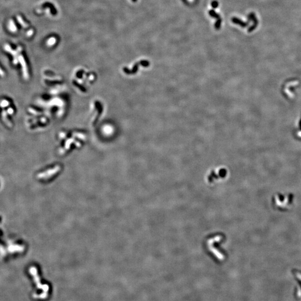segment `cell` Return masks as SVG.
I'll use <instances>...</instances> for the list:
<instances>
[{"instance_id":"ba28073f","label":"cell","mask_w":301,"mask_h":301,"mask_svg":"<svg viewBox=\"0 0 301 301\" xmlns=\"http://www.w3.org/2000/svg\"><path fill=\"white\" fill-rule=\"evenodd\" d=\"M211 5H212V6L214 8H216V7H217L218 6V3L217 1H214V2H212Z\"/></svg>"},{"instance_id":"277c9868","label":"cell","mask_w":301,"mask_h":301,"mask_svg":"<svg viewBox=\"0 0 301 301\" xmlns=\"http://www.w3.org/2000/svg\"><path fill=\"white\" fill-rule=\"evenodd\" d=\"M42 7L43 8H45V7L50 8V12H51V13L53 16H56L57 15V13H58V11L56 10V9L54 5L52 3L45 2V3L43 4Z\"/></svg>"},{"instance_id":"3957f363","label":"cell","mask_w":301,"mask_h":301,"mask_svg":"<svg viewBox=\"0 0 301 301\" xmlns=\"http://www.w3.org/2000/svg\"><path fill=\"white\" fill-rule=\"evenodd\" d=\"M1 118L3 122L8 127L11 128L12 127V123L11 122L7 117V113L5 110H3L1 113Z\"/></svg>"},{"instance_id":"52a82bcc","label":"cell","mask_w":301,"mask_h":301,"mask_svg":"<svg viewBox=\"0 0 301 301\" xmlns=\"http://www.w3.org/2000/svg\"><path fill=\"white\" fill-rule=\"evenodd\" d=\"M5 76V73L3 71V70L2 69V68L0 66V76L2 77V78H3Z\"/></svg>"},{"instance_id":"6da1fadb","label":"cell","mask_w":301,"mask_h":301,"mask_svg":"<svg viewBox=\"0 0 301 301\" xmlns=\"http://www.w3.org/2000/svg\"><path fill=\"white\" fill-rule=\"evenodd\" d=\"M30 273L33 277V279L36 284V287L38 289L41 290L42 293L39 294L34 293L32 295V297L36 299H41L44 300L48 297L49 291V286L46 284H42L40 277L39 276L38 270L36 267H31L30 268Z\"/></svg>"},{"instance_id":"5b68a950","label":"cell","mask_w":301,"mask_h":301,"mask_svg":"<svg viewBox=\"0 0 301 301\" xmlns=\"http://www.w3.org/2000/svg\"><path fill=\"white\" fill-rule=\"evenodd\" d=\"M10 102L6 99H3L0 102V107L3 108L8 107L10 105Z\"/></svg>"},{"instance_id":"8992f818","label":"cell","mask_w":301,"mask_h":301,"mask_svg":"<svg viewBox=\"0 0 301 301\" xmlns=\"http://www.w3.org/2000/svg\"><path fill=\"white\" fill-rule=\"evenodd\" d=\"M14 109L12 108V107H9L7 108V114H9V115H12V114L14 113Z\"/></svg>"},{"instance_id":"9c48e42d","label":"cell","mask_w":301,"mask_h":301,"mask_svg":"<svg viewBox=\"0 0 301 301\" xmlns=\"http://www.w3.org/2000/svg\"><path fill=\"white\" fill-rule=\"evenodd\" d=\"M132 1L133 2H136V1H137V0H132Z\"/></svg>"},{"instance_id":"7a4b0ae2","label":"cell","mask_w":301,"mask_h":301,"mask_svg":"<svg viewBox=\"0 0 301 301\" xmlns=\"http://www.w3.org/2000/svg\"><path fill=\"white\" fill-rule=\"evenodd\" d=\"M19 59L20 60V62L21 66H22V73H23V77H24L25 79H27L29 78V74H28V72H27V68L26 64L25 63L26 62L24 60L23 57L22 56H20L19 57Z\"/></svg>"}]
</instances>
